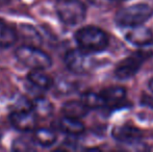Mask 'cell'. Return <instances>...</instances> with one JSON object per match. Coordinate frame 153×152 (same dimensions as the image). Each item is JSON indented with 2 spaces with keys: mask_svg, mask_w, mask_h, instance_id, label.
<instances>
[{
  "mask_svg": "<svg viewBox=\"0 0 153 152\" xmlns=\"http://www.w3.org/2000/svg\"><path fill=\"white\" fill-rule=\"evenodd\" d=\"M75 41L78 48L90 53L105 50L109 45V38L104 30L97 26H85L75 33Z\"/></svg>",
  "mask_w": 153,
  "mask_h": 152,
  "instance_id": "1",
  "label": "cell"
},
{
  "mask_svg": "<svg viewBox=\"0 0 153 152\" xmlns=\"http://www.w3.org/2000/svg\"><path fill=\"white\" fill-rule=\"evenodd\" d=\"M153 16V8L147 3H135L124 6L116 14V22L122 27L142 25Z\"/></svg>",
  "mask_w": 153,
  "mask_h": 152,
  "instance_id": "2",
  "label": "cell"
},
{
  "mask_svg": "<svg viewBox=\"0 0 153 152\" xmlns=\"http://www.w3.org/2000/svg\"><path fill=\"white\" fill-rule=\"evenodd\" d=\"M16 59L31 70H46L52 66V59L45 51L33 45H23L15 51Z\"/></svg>",
  "mask_w": 153,
  "mask_h": 152,
  "instance_id": "3",
  "label": "cell"
},
{
  "mask_svg": "<svg viewBox=\"0 0 153 152\" xmlns=\"http://www.w3.org/2000/svg\"><path fill=\"white\" fill-rule=\"evenodd\" d=\"M55 12L64 24L78 25L85 19L87 7L80 0H56Z\"/></svg>",
  "mask_w": 153,
  "mask_h": 152,
  "instance_id": "4",
  "label": "cell"
},
{
  "mask_svg": "<svg viewBox=\"0 0 153 152\" xmlns=\"http://www.w3.org/2000/svg\"><path fill=\"white\" fill-rule=\"evenodd\" d=\"M92 54L80 48L72 49L65 55V65L75 74L89 73L96 66V59Z\"/></svg>",
  "mask_w": 153,
  "mask_h": 152,
  "instance_id": "5",
  "label": "cell"
},
{
  "mask_svg": "<svg viewBox=\"0 0 153 152\" xmlns=\"http://www.w3.org/2000/svg\"><path fill=\"white\" fill-rule=\"evenodd\" d=\"M10 122L15 129L30 132L38 128L39 118L31 108H19L10 115Z\"/></svg>",
  "mask_w": 153,
  "mask_h": 152,
  "instance_id": "6",
  "label": "cell"
},
{
  "mask_svg": "<svg viewBox=\"0 0 153 152\" xmlns=\"http://www.w3.org/2000/svg\"><path fill=\"white\" fill-rule=\"evenodd\" d=\"M145 59L146 56L141 51L131 55V56L124 59L115 68V71L114 72H115L116 77L119 79H122V80L133 77L139 72L140 68H141L142 64H143Z\"/></svg>",
  "mask_w": 153,
  "mask_h": 152,
  "instance_id": "7",
  "label": "cell"
},
{
  "mask_svg": "<svg viewBox=\"0 0 153 152\" xmlns=\"http://www.w3.org/2000/svg\"><path fill=\"white\" fill-rule=\"evenodd\" d=\"M127 28L128 29L125 33V39L134 46H139L143 48L144 46L150 44L153 41L152 30L146 27L144 24L127 27Z\"/></svg>",
  "mask_w": 153,
  "mask_h": 152,
  "instance_id": "8",
  "label": "cell"
},
{
  "mask_svg": "<svg viewBox=\"0 0 153 152\" xmlns=\"http://www.w3.org/2000/svg\"><path fill=\"white\" fill-rule=\"evenodd\" d=\"M113 136L118 142L130 144V143L139 142L143 136V133L135 126L122 124V125L116 126L113 129Z\"/></svg>",
  "mask_w": 153,
  "mask_h": 152,
  "instance_id": "9",
  "label": "cell"
},
{
  "mask_svg": "<svg viewBox=\"0 0 153 152\" xmlns=\"http://www.w3.org/2000/svg\"><path fill=\"white\" fill-rule=\"evenodd\" d=\"M59 127L62 132L69 136H80L85 131V126L80 119L64 116L59 121Z\"/></svg>",
  "mask_w": 153,
  "mask_h": 152,
  "instance_id": "10",
  "label": "cell"
},
{
  "mask_svg": "<svg viewBox=\"0 0 153 152\" xmlns=\"http://www.w3.org/2000/svg\"><path fill=\"white\" fill-rule=\"evenodd\" d=\"M32 141L36 145H39L44 148H48L54 145L57 141V136L55 131L50 128H36L33 130Z\"/></svg>",
  "mask_w": 153,
  "mask_h": 152,
  "instance_id": "11",
  "label": "cell"
},
{
  "mask_svg": "<svg viewBox=\"0 0 153 152\" xmlns=\"http://www.w3.org/2000/svg\"><path fill=\"white\" fill-rule=\"evenodd\" d=\"M90 108L80 100H71L62 105V115L67 117L75 118V119H82L90 112Z\"/></svg>",
  "mask_w": 153,
  "mask_h": 152,
  "instance_id": "12",
  "label": "cell"
},
{
  "mask_svg": "<svg viewBox=\"0 0 153 152\" xmlns=\"http://www.w3.org/2000/svg\"><path fill=\"white\" fill-rule=\"evenodd\" d=\"M104 100L106 102V106L119 105L125 100L127 95V91L125 87H119V85H113L108 87L101 91Z\"/></svg>",
  "mask_w": 153,
  "mask_h": 152,
  "instance_id": "13",
  "label": "cell"
},
{
  "mask_svg": "<svg viewBox=\"0 0 153 152\" xmlns=\"http://www.w3.org/2000/svg\"><path fill=\"white\" fill-rule=\"evenodd\" d=\"M44 71L45 70H31L27 74V79L33 87L43 91H47L52 87L53 79Z\"/></svg>",
  "mask_w": 153,
  "mask_h": 152,
  "instance_id": "14",
  "label": "cell"
},
{
  "mask_svg": "<svg viewBox=\"0 0 153 152\" xmlns=\"http://www.w3.org/2000/svg\"><path fill=\"white\" fill-rule=\"evenodd\" d=\"M18 40V33L16 29L8 25L5 21L0 18V47H10Z\"/></svg>",
  "mask_w": 153,
  "mask_h": 152,
  "instance_id": "15",
  "label": "cell"
},
{
  "mask_svg": "<svg viewBox=\"0 0 153 152\" xmlns=\"http://www.w3.org/2000/svg\"><path fill=\"white\" fill-rule=\"evenodd\" d=\"M31 110L38 116L39 119L44 120L52 115L53 105L47 98L39 97L33 102H31Z\"/></svg>",
  "mask_w": 153,
  "mask_h": 152,
  "instance_id": "16",
  "label": "cell"
},
{
  "mask_svg": "<svg viewBox=\"0 0 153 152\" xmlns=\"http://www.w3.org/2000/svg\"><path fill=\"white\" fill-rule=\"evenodd\" d=\"M81 101L90 108V110H99V108H106V102L104 100L102 93L96 92H85L81 95Z\"/></svg>",
  "mask_w": 153,
  "mask_h": 152,
  "instance_id": "17",
  "label": "cell"
},
{
  "mask_svg": "<svg viewBox=\"0 0 153 152\" xmlns=\"http://www.w3.org/2000/svg\"><path fill=\"white\" fill-rule=\"evenodd\" d=\"M13 148H14V150L17 151H26V150L33 149L31 147V145L25 139H19V140L15 141L14 145H13Z\"/></svg>",
  "mask_w": 153,
  "mask_h": 152,
  "instance_id": "18",
  "label": "cell"
},
{
  "mask_svg": "<svg viewBox=\"0 0 153 152\" xmlns=\"http://www.w3.org/2000/svg\"><path fill=\"white\" fill-rule=\"evenodd\" d=\"M140 51H141V52L143 53L146 57L150 56V55H153V41L150 43V44L144 46L143 49H142V50H140Z\"/></svg>",
  "mask_w": 153,
  "mask_h": 152,
  "instance_id": "19",
  "label": "cell"
},
{
  "mask_svg": "<svg viewBox=\"0 0 153 152\" xmlns=\"http://www.w3.org/2000/svg\"><path fill=\"white\" fill-rule=\"evenodd\" d=\"M148 87H149V90L153 93V77L149 80V83H148Z\"/></svg>",
  "mask_w": 153,
  "mask_h": 152,
  "instance_id": "20",
  "label": "cell"
},
{
  "mask_svg": "<svg viewBox=\"0 0 153 152\" xmlns=\"http://www.w3.org/2000/svg\"><path fill=\"white\" fill-rule=\"evenodd\" d=\"M114 1H122V0H114Z\"/></svg>",
  "mask_w": 153,
  "mask_h": 152,
  "instance_id": "21",
  "label": "cell"
}]
</instances>
